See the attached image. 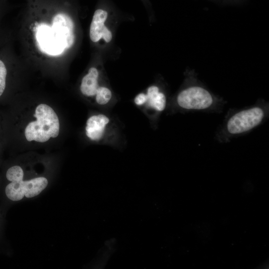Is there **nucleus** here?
<instances>
[{
  "instance_id": "1",
  "label": "nucleus",
  "mask_w": 269,
  "mask_h": 269,
  "mask_svg": "<svg viewBox=\"0 0 269 269\" xmlns=\"http://www.w3.org/2000/svg\"><path fill=\"white\" fill-rule=\"evenodd\" d=\"M5 184L0 188V196L8 204L35 198L42 194L49 184L48 178L43 175L27 177L19 165L10 166L6 171Z\"/></svg>"
},
{
  "instance_id": "2",
  "label": "nucleus",
  "mask_w": 269,
  "mask_h": 269,
  "mask_svg": "<svg viewBox=\"0 0 269 269\" xmlns=\"http://www.w3.org/2000/svg\"><path fill=\"white\" fill-rule=\"evenodd\" d=\"M36 121L29 123L24 130V135L28 141H47L51 137L58 136L60 131L58 117L54 110L45 104L38 105L35 110Z\"/></svg>"
},
{
  "instance_id": "3",
  "label": "nucleus",
  "mask_w": 269,
  "mask_h": 269,
  "mask_svg": "<svg viewBox=\"0 0 269 269\" xmlns=\"http://www.w3.org/2000/svg\"><path fill=\"white\" fill-rule=\"evenodd\" d=\"M176 101L178 105L182 108L202 110L209 108L213 104V98L204 87L190 85L178 93Z\"/></svg>"
},
{
  "instance_id": "4",
  "label": "nucleus",
  "mask_w": 269,
  "mask_h": 269,
  "mask_svg": "<svg viewBox=\"0 0 269 269\" xmlns=\"http://www.w3.org/2000/svg\"><path fill=\"white\" fill-rule=\"evenodd\" d=\"M35 36L40 50L51 55L61 54L66 49V45L60 34L51 25L44 23L35 27Z\"/></svg>"
},
{
  "instance_id": "5",
  "label": "nucleus",
  "mask_w": 269,
  "mask_h": 269,
  "mask_svg": "<svg viewBox=\"0 0 269 269\" xmlns=\"http://www.w3.org/2000/svg\"><path fill=\"white\" fill-rule=\"evenodd\" d=\"M264 116V112L260 107L239 112L229 120L227 125L228 131L231 134L246 132L260 124Z\"/></svg>"
},
{
  "instance_id": "6",
  "label": "nucleus",
  "mask_w": 269,
  "mask_h": 269,
  "mask_svg": "<svg viewBox=\"0 0 269 269\" xmlns=\"http://www.w3.org/2000/svg\"><path fill=\"white\" fill-rule=\"evenodd\" d=\"M108 16L107 9L100 8L95 11L89 32L90 38L93 42H97L101 39L107 43L112 40V33L105 24Z\"/></svg>"
},
{
  "instance_id": "7",
  "label": "nucleus",
  "mask_w": 269,
  "mask_h": 269,
  "mask_svg": "<svg viewBox=\"0 0 269 269\" xmlns=\"http://www.w3.org/2000/svg\"><path fill=\"white\" fill-rule=\"evenodd\" d=\"M53 27L60 34L66 45V49L71 48L75 41L74 23L71 17L63 12H59L52 18Z\"/></svg>"
},
{
  "instance_id": "8",
  "label": "nucleus",
  "mask_w": 269,
  "mask_h": 269,
  "mask_svg": "<svg viewBox=\"0 0 269 269\" xmlns=\"http://www.w3.org/2000/svg\"><path fill=\"white\" fill-rule=\"evenodd\" d=\"M110 123V118L103 114L91 116L86 123V136L92 141H101L103 139Z\"/></svg>"
},
{
  "instance_id": "9",
  "label": "nucleus",
  "mask_w": 269,
  "mask_h": 269,
  "mask_svg": "<svg viewBox=\"0 0 269 269\" xmlns=\"http://www.w3.org/2000/svg\"><path fill=\"white\" fill-rule=\"evenodd\" d=\"M146 103L145 105L158 112L163 111L166 107L165 94L156 85L149 86L146 91Z\"/></svg>"
},
{
  "instance_id": "10",
  "label": "nucleus",
  "mask_w": 269,
  "mask_h": 269,
  "mask_svg": "<svg viewBox=\"0 0 269 269\" xmlns=\"http://www.w3.org/2000/svg\"><path fill=\"white\" fill-rule=\"evenodd\" d=\"M99 73L95 67H91L88 72L82 79L80 91L86 97H93L95 95L99 85Z\"/></svg>"
},
{
  "instance_id": "11",
  "label": "nucleus",
  "mask_w": 269,
  "mask_h": 269,
  "mask_svg": "<svg viewBox=\"0 0 269 269\" xmlns=\"http://www.w3.org/2000/svg\"><path fill=\"white\" fill-rule=\"evenodd\" d=\"M96 103L101 106L107 104L111 100L112 93L111 90L105 86H99L95 94Z\"/></svg>"
},
{
  "instance_id": "12",
  "label": "nucleus",
  "mask_w": 269,
  "mask_h": 269,
  "mask_svg": "<svg viewBox=\"0 0 269 269\" xmlns=\"http://www.w3.org/2000/svg\"><path fill=\"white\" fill-rule=\"evenodd\" d=\"M7 70L3 62L0 60V96L3 94L6 85Z\"/></svg>"
},
{
  "instance_id": "13",
  "label": "nucleus",
  "mask_w": 269,
  "mask_h": 269,
  "mask_svg": "<svg viewBox=\"0 0 269 269\" xmlns=\"http://www.w3.org/2000/svg\"><path fill=\"white\" fill-rule=\"evenodd\" d=\"M134 103L135 105L139 107L145 105L146 103V94L140 93L137 94L134 98Z\"/></svg>"
},
{
  "instance_id": "14",
  "label": "nucleus",
  "mask_w": 269,
  "mask_h": 269,
  "mask_svg": "<svg viewBox=\"0 0 269 269\" xmlns=\"http://www.w3.org/2000/svg\"><path fill=\"white\" fill-rule=\"evenodd\" d=\"M219 1H222L223 2L230 3H239L240 2H243L244 0H216Z\"/></svg>"
},
{
  "instance_id": "15",
  "label": "nucleus",
  "mask_w": 269,
  "mask_h": 269,
  "mask_svg": "<svg viewBox=\"0 0 269 269\" xmlns=\"http://www.w3.org/2000/svg\"><path fill=\"white\" fill-rule=\"evenodd\" d=\"M2 216L0 212V236L1 232V227H2Z\"/></svg>"
}]
</instances>
